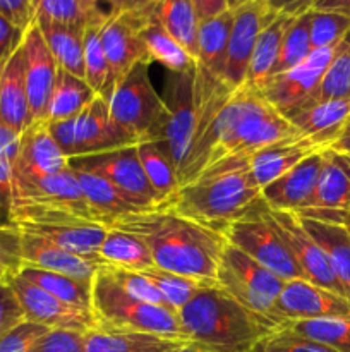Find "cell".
Returning <instances> with one entry per match:
<instances>
[{
	"instance_id": "b9f144b4",
	"label": "cell",
	"mask_w": 350,
	"mask_h": 352,
	"mask_svg": "<svg viewBox=\"0 0 350 352\" xmlns=\"http://www.w3.org/2000/svg\"><path fill=\"white\" fill-rule=\"evenodd\" d=\"M141 40L150 62H158L167 69V72H185L196 67L194 58L177 41L172 40L156 17L141 31Z\"/></svg>"
},
{
	"instance_id": "7a4b0ae2",
	"label": "cell",
	"mask_w": 350,
	"mask_h": 352,
	"mask_svg": "<svg viewBox=\"0 0 350 352\" xmlns=\"http://www.w3.org/2000/svg\"><path fill=\"white\" fill-rule=\"evenodd\" d=\"M108 229L136 236L150 250L154 267L170 274L216 282L225 234L178 215L174 210L156 208L112 220Z\"/></svg>"
},
{
	"instance_id": "f907efd6",
	"label": "cell",
	"mask_w": 350,
	"mask_h": 352,
	"mask_svg": "<svg viewBox=\"0 0 350 352\" xmlns=\"http://www.w3.org/2000/svg\"><path fill=\"white\" fill-rule=\"evenodd\" d=\"M31 352H86L84 333L71 330H48Z\"/></svg>"
},
{
	"instance_id": "9a60e30c",
	"label": "cell",
	"mask_w": 350,
	"mask_h": 352,
	"mask_svg": "<svg viewBox=\"0 0 350 352\" xmlns=\"http://www.w3.org/2000/svg\"><path fill=\"white\" fill-rule=\"evenodd\" d=\"M10 223L19 227L21 230L36 234L57 244L69 253H74L103 267L98 253L108 234L105 226L86 222L72 215H58V213H33L19 220H12Z\"/></svg>"
},
{
	"instance_id": "91938a15",
	"label": "cell",
	"mask_w": 350,
	"mask_h": 352,
	"mask_svg": "<svg viewBox=\"0 0 350 352\" xmlns=\"http://www.w3.org/2000/svg\"><path fill=\"white\" fill-rule=\"evenodd\" d=\"M178 352H209V351H205V349H199V347L196 346H191V344H185L184 347H182Z\"/></svg>"
},
{
	"instance_id": "3957f363",
	"label": "cell",
	"mask_w": 350,
	"mask_h": 352,
	"mask_svg": "<svg viewBox=\"0 0 350 352\" xmlns=\"http://www.w3.org/2000/svg\"><path fill=\"white\" fill-rule=\"evenodd\" d=\"M167 208L220 232L240 220L270 212L250 170L249 157H230L208 167L180 186Z\"/></svg>"
},
{
	"instance_id": "1f68e13d",
	"label": "cell",
	"mask_w": 350,
	"mask_h": 352,
	"mask_svg": "<svg viewBox=\"0 0 350 352\" xmlns=\"http://www.w3.org/2000/svg\"><path fill=\"white\" fill-rule=\"evenodd\" d=\"M36 24L58 69L84 79V33L36 16Z\"/></svg>"
},
{
	"instance_id": "bcb514c9",
	"label": "cell",
	"mask_w": 350,
	"mask_h": 352,
	"mask_svg": "<svg viewBox=\"0 0 350 352\" xmlns=\"http://www.w3.org/2000/svg\"><path fill=\"white\" fill-rule=\"evenodd\" d=\"M350 31V17L312 7L309 9V36L312 50L338 45Z\"/></svg>"
},
{
	"instance_id": "f35d334b",
	"label": "cell",
	"mask_w": 350,
	"mask_h": 352,
	"mask_svg": "<svg viewBox=\"0 0 350 352\" xmlns=\"http://www.w3.org/2000/svg\"><path fill=\"white\" fill-rule=\"evenodd\" d=\"M16 274L30 280L31 284L47 291L48 294L57 298L58 301L65 302L72 308L81 309V311L91 313V284L89 282H82L78 280V278L67 277V275L31 267L19 268Z\"/></svg>"
},
{
	"instance_id": "ab89813d",
	"label": "cell",
	"mask_w": 350,
	"mask_h": 352,
	"mask_svg": "<svg viewBox=\"0 0 350 352\" xmlns=\"http://www.w3.org/2000/svg\"><path fill=\"white\" fill-rule=\"evenodd\" d=\"M136 150L148 182L153 188L158 199L163 203V206H167V203L174 198V195L180 188L177 168L172 164L170 157L160 143H154V141L139 143L136 144Z\"/></svg>"
},
{
	"instance_id": "ee69618b",
	"label": "cell",
	"mask_w": 350,
	"mask_h": 352,
	"mask_svg": "<svg viewBox=\"0 0 350 352\" xmlns=\"http://www.w3.org/2000/svg\"><path fill=\"white\" fill-rule=\"evenodd\" d=\"M100 30L102 26H93L84 33V81L91 86L96 95L108 100L115 81L103 52Z\"/></svg>"
},
{
	"instance_id": "94428289",
	"label": "cell",
	"mask_w": 350,
	"mask_h": 352,
	"mask_svg": "<svg viewBox=\"0 0 350 352\" xmlns=\"http://www.w3.org/2000/svg\"><path fill=\"white\" fill-rule=\"evenodd\" d=\"M2 226H3V222H0V234H2Z\"/></svg>"
},
{
	"instance_id": "db71d44e",
	"label": "cell",
	"mask_w": 350,
	"mask_h": 352,
	"mask_svg": "<svg viewBox=\"0 0 350 352\" xmlns=\"http://www.w3.org/2000/svg\"><path fill=\"white\" fill-rule=\"evenodd\" d=\"M19 268L17 258V232L10 222H3L0 234V285L16 274Z\"/></svg>"
},
{
	"instance_id": "cb8c5ba5",
	"label": "cell",
	"mask_w": 350,
	"mask_h": 352,
	"mask_svg": "<svg viewBox=\"0 0 350 352\" xmlns=\"http://www.w3.org/2000/svg\"><path fill=\"white\" fill-rule=\"evenodd\" d=\"M329 148H331L329 143L299 134V136L281 140L253 153L249 157V165L254 179L263 189L277 181L278 177L287 174L288 170L297 167L305 158L323 153Z\"/></svg>"
},
{
	"instance_id": "7402d4cb",
	"label": "cell",
	"mask_w": 350,
	"mask_h": 352,
	"mask_svg": "<svg viewBox=\"0 0 350 352\" xmlns=\"http://www.w3.org/2000/svg\"><path fill=\"white\" fill-rule=\"evenodd\" d=\"M71 168L69 158L58 148L47 120L30 124L21 134L19 150L12 164V177L41 179Z\"/></svg>"
},
{
	"instance_id": "6f0895ef",
	"label": "cell",
	"mask_w": 350,
	"mask_h": 352,
	"mask_svg": "<svg viewBox=\"0 0 350 352\" xmlns=\"http://www.w3.org/2000/svg\"><path fill=\"white\" fill-rule=\"evenodd\" d=\"M312 7L350 17V0H325V2H312Z\"/></svg>"
},
{
	"instance_id": "277c9868",
	"label": "cell",
	"mask_w": 350,
	"mask_h": 352,
	"mask_svg": "<svg viewBox=\"0 0 350 352\" xmlns=\"http://www.w3.org/2000/svg\"><path fill=\"white\" fill-rule=\"evenodd\" d=\"M187 344L209 352H253L281 329L250 311L218 285L202 289L177 315Z\"/></svg>"
},
{
	"instance_id": "836d02e7",
	"label": "cell",
	"mask_w": 350,
	"mask_h": 352,
	"mask_svg": "<svg viewBox=\"0 0 350 352\" xmlns=\"http://www.w3.org/2000/svg\"><path fill=\"white\" fill-rule=\"evenodd\" d=\"M154 17L160 26L198 62V30L192 0H156Z\"/></svg>"
},
{
	"instance_id": "d4e9b609",
	"label": "cell",
	"mask_w": 350,
	"mask_h": 352,
	"mask_svg": "<svg viewBox=\"0 0 350 352\" xmlns=\"http://www.w3.org/2000/svg\"><path fill=\"white\" fill-rule=\"evenodd\" d=\"M323 153L305 158L297 167L263 188V198L268 208L277 210V212H305L311 206L312 196L318 186Z\"/></svg>"
},
{
	"instance_id": "4316f807",
	"label": "cell",
	"mask_w": 350,
	"mask_h": 352,
	"mask_svg": "<svg viewBox=\"0 0 350 352\" xmlns=\"http://www.w3.org/2000/svg\"><path fill=\"white\" fill-rule=\"evenodd\" d=\"M299 215V213H297ZM302 227L318 243L325 253L336 280L342 285L345 298L350 299V227L349 223L302 217Z\"/></svg>"
},
{
	"instance_id": "4fadbf2b",
	"label": "cell",
	"mask_w": 350,
	"mask_h": 352,
	"mask_svg": "<svg viewBox=\"0 0 350 352\" xmlns=\"http://www.w3.org/2000/svg\"><path fill=\"white\" fill-rule=\"evenodd\" d=\"M232 12L233 21L223 81L237 89L246 81L257 38L278 16L280 3L270 0H232Z\"/></svg>"
},
{
	"instance_id": "8d00e7d4",
	"label": "cell",
	"mask_w": 350,
	"mask_h": 352,
	"mask_svg": "<svg viewBox=\"0 0 350 352\" xmlns=\"http://www.w3.org/2000/svg\"><path fill=\"white\" fill-rule=\"evenodd\" d=\"M345 98H350V31L336 47L335 55H333L331 62L326 67L325 74H323L321 81L316 86L314 91L292 113L301 112V110L323 102ZM292 113H288V116H292Z\"/></svg>"
},
{
	"instance_id": "52a82bcc",
	"label": "cell",
	"mask_w": 350,
	"mask_h": 352,
	"mask_svg": "<svg viewBox=\"0 0 350 352\" xmlns=\"http://www.w3.org/2000/svg\"><path fill=\"white\" fill-rule=\"evenodd\" d=\"M33 213L72 215L86 222L100 223L86 203L72 168L41 179L12 177V195H10L7 222L19 220Z\"/></svg>"
},
{
	"instance_id": "e575fe53",
	"label": "cell",
	"mask_w": 350,
	"mask_h": 352,
	"mask_svg": "<svg viewBox=\"0 0 350 352\" xmlns=\"http://www.w3.org/2000/svg\"><path fill=\"white\" fill-rule=\"evenodd\" d=\"M96 96L98 95L93 91V88L84 79L75 78V76L58 69L45 120L48 124H54L72 119L81 113Z\"/></svg>"
},
{
	"instance_id": "680465c9",
	"label": "cell",
	"mask_w": 350,
	"mask_h": 352,
	"mask_svg": "<svg viewBox=\"0 0 350 352\" xmlns=\"http://www.w3.org/2000/svg\"><path fill=\"white\" fill-rule=\"evenodd\" d=\"M331 150L350 157V117H349V120L345 122V126L342 127V131H340L338 138H336V141L333 143Z\"/></svg>"
},
{
	"instance_id": "e0dca14e",
	"label": "cell",
	"mask_w": 350,
	"mask_h": 352,
	"mask_svg": "<svg viewBox=\"0 0 350 352\" xmlns=\"http://www.w3.org/2000/svg\"><path fill=\"white\" fill-rule=\"evenodd\" d=\"M336 47L338 45L312 50L307 58L294 69L271 76L259 93L268 103L287 117L314 91L335 55Z\"/></svg>"
},
{
	"instance_id": "d6a6232c",
	"label": "cell",
	"mask_w": 350,
	"mask_h": 352,
	"mask_svg": "<svg viewBox=\"0 0 350 352\" xmlns=\"http://www.w3.org/2000/svg\"><path fill=\"white\" fill-rule=\"evenodd\" d=\"M232 21L233 12L232 0H230V9L226 12L220 14L215 19L199 24L198 30V62L196 64L202 65L206 71L222 79L223 71H225L226 54H229Z\"/></svg>"
},
{
	"instance_id": "11a10c76",
	"label": "cell",
	"mask_w": 350,
	"mask_h": 352,
	"mask_svg": "<svg viewBox=\"0 0 350 352\" xmlns=\"http://www.w3.org/2000/svg\"><path fill=\"white\" fill-rule=\"evenodd\" d=\"M23 31L16 30L9 21H5L0 16V65L19 47V43L23 41Z\"/></svg>"
},
{
	"instance_id": "30bf717a",
	"label": "cell",
	"mask_w": 350,
	"mask_h": 352,
	"mask_svg": "<svg viewBox=\"0 0 350 352\" xmlns=\"http://www.w3.org/2000/svg\"><path fill=\"white\" fill-rule=\"evenodd\" d=\"M54 140L69 160L136 146L110 117L108 102L96 96L81 113L62 122L48 124Z\"/></svg>"
},
{
	"instance_id": "ffe728a7",
	"label": "cell",
	"mask_w": 350,
	"mask_h": 352,
	"mask_svg": "<svg viewBox=\"0 0 350 352\" xmlns=\"http://www.w3.org/2000/svg\"><path fill=\"white\" fill-rule=\"evenodd\" d=\"M275 308L285 325L287 322L350 315V299L299 278L285 282Z\"/></svg>"
},
{
	"instance_id": "f6af8a7d",
	"label": "cell",
	"mask_w": 350,
	"mask_h": 352,
	"mask_svg": "<svg viewBox=\"0 0 350 352\" xmlns=\"http://www.w3.org/2000/svg\"><path fill=\"white\" fill-rule=\"evenodd\" d=\"M309 9L304 14L295 17L290 26H288L283 41H281L280 55H278L271 76L281 74V72L288 71V69H294L295 65L305 60L307 55L312 52L311 36H309Z\"/></svg>"
},
{
	"instance_id": "2e32d148",
	"label": "cell",
	"mask_w": 350,
	"mask_h": 352,
	"mask_svg": "<svg viewBox=\"0 0 350 352\" xmlns=\"http://www.w3.org/2000/svg\"><path fill=\"white\" fill-rule=\"evenodd\" d=\"M7 282L23 308L26 322L36 323L48 330H71L81 333H88L89 330L95 329L93 313L81 311L58 301L47 291L21 277L19 274H12Z\"/></svg>"
},
{
	"instance_id": "6125c7cd",
	"label": "cell",
	"mask_w": 350,
	"mask_h": 352,
	"mask_svg": "<svg viewBox=\"0 0 350 352\" xmlns=\"http://www.w3.org/2000/svg\"><path fill=\"white\" fill-rule=\"evenodd\" d=\"M349 227H350V212H349Z\"/></svg>"
},
{
	"instance_id": "ac0fdd59",
	"label": "cell",
	"mask_w": 350,
	"mask_h": 352,
	"mask_svg": "<svg viewBox=\"0 0 350 352\" xmlns=\"http://www.w3.org/2000/svg\"><path fill=\"white\" fill-rule=\"evenodd\" d=\"M266 215L287 244L288 251L304 275V280L345 298V292L336 280L325 253L318 246V243L309 236L307 230L302 227L297 213L270 210Z\"/></svg>"
},
{
	"instance_id": "d590c367",
	"label": "cell",
	"mask_w": 350,
	"mask_h": 352,
	"mask_svg": "<svg viewBox=\"0 0 350 352\" xmlns=\"http://www.w3.org/2000/svg\"><path fill=\"white\" fill-rule=\"evenodd\" d=\"M38 17L86 33L89 28L103 26L108 10L96 0H38Z\"/></svg>"
},
{
	"instance_id": "4dcf8cb0",
	"label": "cell",
	"mask_w": 350,
	"mask_h": 352,
	"mask_svg": "<svg viewBox=\"0 0 350 352\" xmlns=\"http://www.w3.org/2000/svg\"><path fill=\"white\" fill-rule=\"evenodd\" d=\"M72 170H74L75 179L81 186L86 203L91 208V212L95 213L98 222L105 226L106 229H108V223L112 220L119 219V217L143 213L126 196L120 195L106 179L86 170H75V168H72Z\"/></svg>"
},
{
	"instance_id": "c3c4849f",
	"label": "cell",
	"mask_w": 350,
	"mask_h": 352,
	"mask_svg": "<svg viewBox=\"0 0 350 352\" xmlns=\"http://www.w3.org/2000/svg\"><path fill=\"white\" fill-rule=\"evenodd\" d=\"M253 352H336L323 344L314 342V340L302 339V337L292 336L285 330H278L273 336L264 339L263 342L257 344Z\"/></svg>"
},
{
	"instance_id": "60d3db41",
	"label": "cell",
	"mask_w": 350,
	"mask_h": 352,
	"mask_svg": "<svg viewBox=\"0 0 350 352\" xmlns=\"http://www.w3.org/2000/svg\"><path fill=\"white\" fill-rule=\"evenodd\" d=\"M281 330L302 339L314 340L336 352H350V315L287 322Z\"/></svg>"
},
{
	"instance_id": "5bb4252c",
	"label": "cell",
	"mask_w": 350,
	"mask_h": 352,
	"mask_svg": "<svg viewBox=\"0 0 350 352\" xmlns=\"http://www.w3.org/2000/svg\"><path fill=\"white\" fill-rule=\"evenodd\" d=\"M194 74L196 67L185 72H167L163 96H161L168 110V120L163 141L160 144L177 168V174L191 150L196 122H198L194 102Z\"/></svg>"
},
{
	"instance_id": "74e56055",
	"label": "cell",
	"mask_w": 350,
	"mask_h": 352,
	"mask_svg": "<svg viewBox=\"0 0 350 352\" xmlns=\"http://www.w3.org/2000/svg\"><path fill=\"white\" fill-rule=\"evenodd\" d=\"M103 267L120 268L127 272H146L154 267L150 250L136 236L117 229H108L98 253Z\"/></svg>"
},
{
	"instance_id": "6da1fadb",
	"label": "cell",
	"mask_w": 350,
	"mask_h": 352,
	"mask_svg": "<svg viewBox=\"0 0 350 352\" xmlns=\"http://www.w3.org/2000/svg\"><path fill=\"white\" fill-rule=\"evenodd\" d=\"M294 124L256 89L240 86L220 110L205 140L178 170L184 186L202 170L230 157H250L281 140L299 136Z\"/></svg>"
},
{
	"instance_id": "44dd1931",
	"label": "cell",
	"mask_w": 350,
	"mask_h": 352,
	"mask_svg": "<svg viewBox=\"0 0 350 352\" xmlns=\"http://www.w3.org/2000/svg\"><path fill=\"white\" fill-rule=\"evenodd\" d=\"M21 45L24 52V78H26L27 102H30L31 124H33L45 120L48 102L57 79L58 65L51 52L48 50L36 23L24 33Z\"/></svg>"
},
{
	"instance_id": "f1b7e54d",
	"label": "cell",
	"mask_w": 350,
	"mask_h": 352,
	"mask_svg": "<svg viewBox=\"0 0 350 352\" xmlns=\"http://www.w3.org/2000/svg\"><path fill=\"white\" fill-rule=\"evenodd\" d=\"M184 342L141 332L93 329L84 333L86 352H178Z\"/></svg>"
},
{
	"instance_id": "7bdbcfd3",
	"label": "cell",
	"mask_w": 350,
	"mask_h": 352,
	"mask_svg": "<svg viewBox=\"0 0 350 352\" xmlns=\"http://www.w3.org/2000/svg\"><path fill=\"white\" fill-rule=\"evenodd\" d=\"M141 274L160 291V294L163 296L165 301L168 302V306H170V309L175 315H178V311L187 302H191L202 289L216 284V282H205L198 280V278L184 277V275L170 274V272L160 270L156 267L150 268L146 272H141Z\"/></svg>"
},
{
	"instance_id": "7dc6e473",
	"label": "cell",
	"mask_w": 350,
	"mask_h": 352,
	"mask_svg": "<svg viewBox=\"0 0 350 352\" xmlns=\"http://www.w3.org/2000/svg\"><path fill=\"white\" fill-rule=\"evenodd\" d=\"M108 274L112 275L113 280L119 284V287L122 289L124 292L130 296V298L137 299L141 302H146V305L158 306V308H165L168 311H172L168 302L165 301L163 296L160 294L156 287L144 277L143 274H137V272H127L120 270V268H112L106 267ZM174 313V311H172Z\"/></svg>"
},
{
	"instance_id": "f546056e",
	"label": "cell",
	"mask_w": 350,
	"mask_h": 352,
	"mask_svg": "<svg viewBox=\"0 0 350 352\" xmlns=\"http://www.w3.org/2000/svg\"><path fill=\"white\" fill-rule=\"evenodd\" d=\"M349 117L350 98H345L318 103V105H312L301 112L292 113L287 119L304 136L316 138V140H321L333 146Z\"/></svg>"
},
{
	"instance_id": "7c38bea8",
	"label": "cell",
	"mask_w": 350,
	"mask_h": 352,
	"mask_svg": "<svg viewBox=\"0 0 350 352\" xmlns=\"http://www.w3.org/2000/svg\"><path fill=\"white\" fill-rule=\"evenodd\" d=\"M266 213L257 219L240 220L226 227L223 232L226 243L242 251L250 260L259 263L281 280L290 282L299 280V278L304 280L301 268L295 263L287 244L281 239Z\"/></svg>"
},
{
	"instance_id": "5b68a950",
	"label": "cell",
	"mask_w": 350,
	"mask_h": 352,
	"mask_svg": "<svg viewBox=\"0 0 350 352\" xmlns=\"http://www.w3.org/2000/svg\"><path fill=\"white\" fill-rule=\"evenodd\" d=\"M91 313L95 329L151 333L187 344L175 313L130 298L106 267H100L91 282Z\"/></svg>"
},
{
	"instance_id": "9f6ffc18",
	"label": "cell",
	"mask_w": 350,
	"mask_h": 352,
	"mask_svg": "<svg viewBox=\"0 0 350 352\" xmlns=\"http://www.w3.org/2000/svg\"><path fill=\"white\" fill-rule=\"evenodd\" d=\"M198 24L211 21L230 9V0H192Z\"/></svg>"
},
{
	"instance_id": "f5cc1de1",
	"label": "cell",
	"mask_w": 350,
	"mask_h": 352,
	"mask_svg": "<svg viewBox=\"0 0 350 352\" xmlns=\"http://www.w3.org/2000/svg\"><path fill=\"white\" fill-rule=\"evenodd\" d=\"M24 322L26 318H24L23 308H21L12 287L9 285V282H3L0 285V339H3L10 330Z\"/></svg>"
},
{
	"instance_id": "816d5d0a",
	"label": "cell",
	"mask_w": 350,
	"mask_h": 352,
	"mask_svg": "<svg viewBox=\"0 0 350 352\" xmlns=\"http://www.w3.org/2000/svg\"><path fill=\"white\" fill-rule=\"evenodd\" d=\"M0 16L26 33L38 16V0H0Z\"/></svg>"
},
{
	"instance_id": "8992f818",
	"label": "cell",
	"mask_w": 350,
	"mask_h": 352,
	"mask_svg": "<svg viewBox=\"0 0 350 352\" xmlns=\"http://www.w3.org/2000/svg\"><path fill=\"white\" fill-rule=\"evenodd\" d=\"M106 102L112 120L134 143L163 141L168 110L151 82L150 62H137L115 82Z\"/></svg>"
},
{
	"instance_id": "83f0119b",
	"label": "cell",
	"mask_w": 350,
	"mask_h": 352,
	"mask_svg": "<svg viewBox=\"0 0 350 352\" xmlns=\"http://www.w3.org/2000/svg\"><path fill=\"white\" fill-rule=\"evenodd\" d=\"M297 16H301V14L288 12L280 3L278 16L264 28L263 33L257 38L256 47L253 50V57H250L249 62V69H247L246 81H244L242 86L249 89H256V91L263 88L264 82L273 74L285 33H287L288 26Z\"/></svg>"
},
{
	"instance_id": "d6986e66",
	"label": "cell",
	"mask_w": 350,
	"mask_h": 352,
	"mask_svg": "<svg viewBox=\"0 0 350 352\" xmlns=\"http://www.w3.org/2000/svg\"><path fill=\"white\" fill-rule=\"evenodd\" d=\"M350 212V157L335 150L323 153V165L311 206L302 217L349 223Z\"/></svg>"
},
{
	"instance_id": "ba28073f",
	"label": "cell",
	"mask_w": 350,
	"mask_h": 352,
	"mask_svg": "<svg viewBox=\"0 0 350 352\" xmlns=\"http://www.w3.org/2000/svg\"><path fill=\"white\" fill-rule=\"evenodd\" d=\"M154 3L156 0H120L110 3L108 17L100 30V40L115 82L137 62H150L141 31L154 19Z\"/></svg>"
},
{
	"instance_id": "9c48e42d",
	"label": "cell",
	"mask_w": 350,
	"mask_h": 352,
	"mask_svg": "<svg viewBox=\"0 0 350 352\" xmlns=\"http://www.w3.org/2000/svg\"><path fill=\"white\" fill-rule=\"evenodd\" d=\"M215 280L220 289H223L247 309L266 316L283 327L275 302L283 289L285 280L250 260L242 251L226 244Z\"/></svg>"
},
{
	"instance_id": "603a6c76",
	"label": "cell",
	"mask_w": 350,
	"mask_h": 352,
	"mask_svg": "<svg viewBox=\"0 0 350 352\" xmlns=\"http://www.w3.org/2000/svg\"><path fill=\"white\" fill-rule=\"evenodd\" d=\"M14 226V223H12ZM17 232V258H19V268L31 267L40 270L55 272V274L67 275V277L78 278V280L89 282L91 284L100 265L91 260L78 256L74 253L62 250L57 244L36 236V234L21 230L14 226ZM17 268V270H19Z\"/></svg>"
},
{
	"instance_id": "484cf974",
	"label": "cell",
	"mask_w": 350,
	"mask_h": 352,
	"mask_svg": "<svg viewBox=\"0 0 350 352\" xmlns=\"http://www.w3.org/2000/svg\"><path fill=\"white\" fill-rule=\"evenodd\" d=\"M0 119L19 136L31 124L24 78V52L21 43L0 65Z\"/></svg>"
},
{
	"instance_id": "681fc988",
	"label": "cell",
	"mask_w": 350,
	"mask_h": 352,
	"mask_svg": "<svg viewBox=\"0 0 350 352\" xmlns=\"http://www.w3.org/2000/svg\"><path fill=\"white\" fill-rule=\"evenodd\" d=\"M48 332L45 327L24 322L0 339V352H31L38 340Z\"/></svg>"
},
{
	"instance_id": "8fae6325",
	"label": "cell",
	"mask_w": 350,
	"mask_h": 352,
	"mask_svg": "<svg viewBox=\"0 0 350 352\" xmlns=\"http://www.w3.org/2000/svg\"><path fill=\"white\" fill-rule=\"evenodd\" d=\"M71 168L86 170L106 179L117 191L126 196L141 212L163 208V203L154 195L137 157L136 146L120 148L105 153L89 155L69 160Z\"/></svg>"
}]
</instances>
